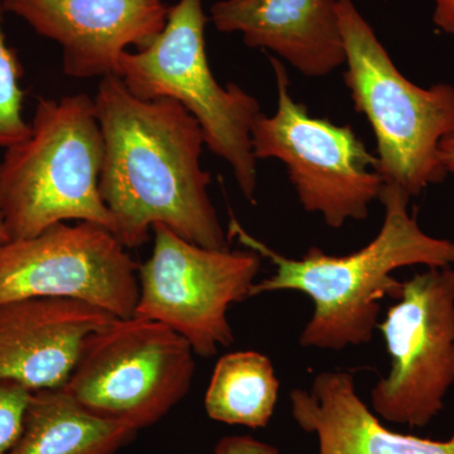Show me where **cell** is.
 I'll use <instances>...</instances> for the list:
<instances>
[{"label": "cell", "instance_id": "obj_1", "mask_svg": "<svg viewBox=\"0 0 454 454\" xmlns=\"http://www.w3.org/2000/svg\"><path fill=\"white\" fill-rule=\"evenodd\" d=\"M94 101L104 137L98 190L119 241L136 249L160 223L206 249H231L208 195L196 119L173 98L134 97L118 76L101 79Z\"/></svg>", "mask_w": 454, "mask_h": 454}, {"label": "cell", "instance_id": "obj_2", "mask_svg": "<svg viewBox=\"0 0 454 454\" xmlns=\"http://www.w3.org/2000/svg\"><path fill=\"white\" fill-rule=\"evenodd\" d=\"M411 200L397 187H382L379 201L384 220L378 235L363 249L342 256L328 255L312 247L301 259L288 258L247 234L231 217L227 230L230 240L238 239L276 267L273 276L253 284L250 298L280 291L309 297L313 313L301 333L303 348L343 349L366 345L379 327L380 301L400 297L403 283L393 277L396 269L454 264V241L424 232L408 210Z\"/></svg>", "mask_w": 454, "mask_h": 454}, {"label": "cell", "instance_id": "obj_3", "mask_svg": "<svg viewBox=\"0 0 454 454\" xmlns=\"http://www.w3.org/2000/svg\"><path fill=\"white\" fill-rule=\"evenodd\" d=\"M103 160L94 98H38L28 137L5 149L0 160V216L8 240L79 221L113 232V216L98 190Z\"/></svg>", "mask_w": 454, "mask_h": 454}, {"label": "cell", "instance_id": "obj_4", "mask_svg": "<svg viewBox=\"0 0 454 454\" xmlns=\"http://www.w3.org/2000/svg\"><path fill=\"white\" fill-rule=\"evenodd\" d=\"M346 52L345 85L372 128L384 186L419 196L448 173L439 145L454 133V86L415 85L400 73L354 0H337Z\"/></svg>", "mask_w": 454, "mask_h": 454}, {"label": "cell", "instance_id": "obj_5", "mask_svg": "<svg viewBox=\"0 0 454 454\" xmlns=\"http://www.w3.org/2000/svg\"><path fill=\"white\" fill-rule=\"evenodd\" d=\"M208 20L202 0H179L148 47L122 53L118 77L143 100L178 101L199 122L208 151L229 164L241 193L255 205L258 160L252 129L262 107L240 86L229 82L223 88L215 79L206 52Z\"/></svg>", "mask_w": 454, "mask_h": 454}, {"label": "cell", "instance_id": "obj_6", "mask_svg": "<svg viewBox=\"0 0 454 454\" xmlns=\"http://www.w3.org/2000/svg\"><path fill=\"white\" fill-rule=\"evenodd\" d=\"M195 355L168 325L134 316L115 318L85 340L61 389L88 413L139 432L186 397Z\"/></svg>", "mask_w": 454, "mask_h": 454}, {"label": "cell", "instance_id": "obj_7", "mask_svg": "<svg viewBox=\"0 0 454 454\" xmlns=\"http://www.w3.org/2000/svg\"><path fill=\"white\" fill-rule=\"evenodd\" d=\"M269 62L276 74L278 107L273 116L262 113L254 122V157L282 162L304 211L321 215L333 229L366 220L384 187L378 158L349 125L310 116L293 98L283 62L271 56Z\"/></svg>", "mask_w": 454, "mask_h": 454}, {"label": "cell", "instance_id": "obj_8", "mask_svg": "<svg viewBox=\"0 0 454 454\" xmlns=\"http://www.w3.org/2000/svg\"><path fill=\"white\" fill-rule=\"evenodd\" d=\"M152 231L153 252L139 265L134 317L168 325L196 355L215 356L235 340L227 312L250 298L262 256L250 249H206L160 223Z\"/></svg>", "mask_w": 454, "mask_h": 454}, {"label": "cell", "instance_id": "obj_9", "mask_svg": "<svg viewBox=\"0 0 454 454\" xmlns=\"http://www.w3.org/2000/svg\"><path fill=\"white\" fill-rule=\"evenodd\" d=\"M395 301L379 324L390 372L373 387L372 405L387 422L422 428L454 385V269L415 274Z\"/></svg>", "mask_w": 454, "mask_h": 454}, {"label": "cell", "instance_id": "obj_10", "mask_svg": "<svg viewBox=\"0 0 454 454\" xmlns=\"http://www.w3.org/2000/svg\"><path fill=\"white\" fill-rule=\"evenodd\" d=\"M106 227L61 223L0 244V304L25 298L83 301L130 318L139 300V264Z\"/></svg>", "mask_w": 454, "mask_h": 454}, {"label": "cell", "instance_id": "obj_11", "mask_svg": "<svg viewBox=\"0 0 454 454\" xmlns=\"http://www.w3.org/2000/svg\"><path fill=\"white\" fill-rule=\"evenodd\" d=\"M62 49V68L73 79L118 76L122 53L148 47L168 20L166 0H3Z\"/></svg>", "mask_w": 454, "mask_h": 454}, {"label": "cell", "instance_id": "obj_12", "mask_svg": "<svg viewBox=\"0 0 454 454\" xmlns=\"http://www.w3.org/2000/svg\"><path fill=\"white\" fill-rule=\"evenodd\" d=\"M115 317L83 301L25 298L0 304V381L61 389L83 342Z\"/></svg>", "mask_w": 454, "mask_h": 454}, {"label": "cell", "instance_id": "obj_13", "mask_svg": "<svg viewBox=\"0 0 454 454\" xmlns=\"http://www.w3.org/2000/svg\"><path fill=\"white\" fill-rule=\"evenodd\" d=\"M210 13L217 31L240 33L250 49L270 51L306 76L346 64L337 0H220Z\"/></svg>", "mask_w": 454, "mask_h": 454}, {"label": "cell", "instance_id": "obj_14", "mask_svg": "<svg viewBox=\"0 0 454 454\" xmlns=\"http://www.w3.org/2000/svg\"><path fill=\"white\" fill-rule=\"evenodd\" d=\"M289 400L298 426L318 438L319 454H454V434L432 441L387 429L348 372H319L309 389L293 390Z\"/></svg>", "mask_w": 454, "mask_h": 454}, {"label": "cell", "instance_id": "obj_15", "mask_svg": "<svg viewBox=\"0 0 454 454\" xmlns=\"http://www.w3.org/2000/svg\"><path fill=\"white\" fill-rule=\"evenodd\" d=\"M138 430L83 411L62 389L32 391L11 454H116Z\"/></svg>", "mask_w": 454, "mask_h": 454}, {"label": "cell", "instance_id": "obj_16", "mask_svg": "<svg viewBox=\"0 0 454 454\" xmlns=\"http://www.w3.org/2000/svg\"><path fill=\"white\" fill-rule=\"evenodd\" d=\"M279 387L273 364L265 355L232 352L215 366L206 391V413L229 426L264 428L276 411Z\"/></svg>", "mask_w": 454, "mask_h": 454}, {"label": "cell", "instance_id": "obj_17", "mask_svg": "<svg viewBox=\"0 0 454 454\" xmlns=\"http://www.w3.org/2000/svg\"><path fill=\"white\" fill-rule=\"evenodd\" d=\"M3 13L4 8L0 0V149H7L28 137L31 124L23 118V66L16 51L5 41Z\"/></svg>", "mask_w": 454, "mask_h": 454}, {"label": "cell", "instance_id": "obj_18", "mask_svg": "<svg viewBox=\"0 0 454 454\" xmlns=\"http://www.w3.org/2000/svg\"><path fill=\"white\" fill-rule=\"evenodd\" d=\"M31 395L16 382L0 381V454H11L16 446Z\"/></svg>", "mask_w": 454, "mask_h": 454}, {"label": "cell", "instance_id": "obj_19", "mask_svg": "<svg viewBox=\"0 0 454 454\" xmlns=\"http://www.w3.org/2000/svg\"><path fill=\"white\" fill-rule=\"evenodd\" d=\"M214 454H279V450L247 435H230L221 439Z\"/></svg>", "mask_w": 454, "mask_h": 454}, {"label": "cell", "instance_id": "obj_20", "mask_svg": "<svg viewBox=\"0 0 454 454\" xmlns=\"http://www.w3.org/2000/svg\"><path fill=\"white\" fill-rule=\"evenodd\" d=\"M433 23L439 31L454 35V0H433Z\"/></svg>", "mask_w": 454, "mask_h": 454}, {"label": "cell", "instance_id": "obj_21", "mask_svg": "<svg viewBox=\"0 0 454 454\" xmlns=\"http://www.w3.org/2000/svg\"><path fill=\"white\" fill-rule=\"evenodd\" d=\"M439 160L448 175H454V133L439 145Z\"/></svg>", "mask_w": 454, "mask_h": 454}, {"label": "cell", "instance_id": "obj_22", "mask_svg": "<svg viewBox=\"0 0 454 454\" xmlns=\"http://www.w3.org/2000/svg\"><path fill=\"white\" fill-rule=\"evenodd\" d=\"M8 241L7 232H5L4 223H3L2 216H0V244Z\"/></svg>", "mask_w": 454, "mask_h": 454}]
</instances>
